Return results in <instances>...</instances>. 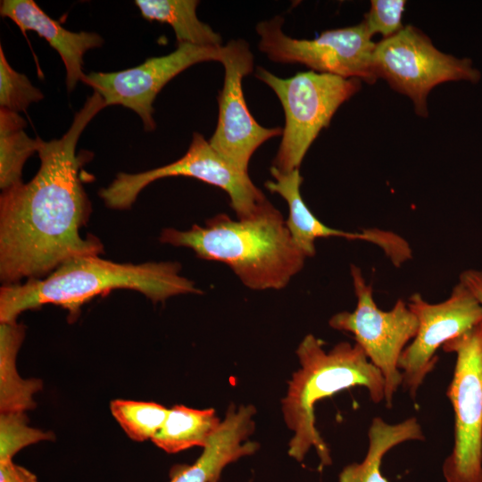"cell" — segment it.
<instances>
[{
  "instance_id": "30bf717a",
  "label": "cell",
  "mask_w": 482,
  "mask_h": 482,
  "mask_svg": "<svg viewBox=\"0 0 482 482\" xmlns=\"http://www.w3.org/2000/svg\"><path fill=\"white\" fill-rule=\"evenodd\" d=\"M284 19L276 16L259 22L258 48L275 62L300 63L313 71L373 83L378 77L373 66L376 44L364 22L323 31L313 39H296L282 30Z\"/></svg>"
},
{
  "instance_id": "7a4b0ae2",
  "label": "cell",
  "mask_w": 482,
  "mask_h": 482,
  "mask_svg": "<svg viewBox=\"0 0 482 482\" xmlns=\"http://www.w3.org/2000/svg\"><path fill=\"white\" fill-rule=\"evenodd\" d=\"M176 262H115L99 255L71 259L42 278L3 285L0 322H16L25 311L46 304L63 307L76 315L96 295L117 289L139 292L154 303L182 294H202L195 282L179 274Z\"/></svg>"
},
{
  "instance_id": "9c48e42d",
  "label": "cell",
  "mask_w": 482,
  "mask_h": 482,
  "mask_svg": "<svg viewBox=\"0 0 482 482\" xmlns=\"http://www.w3.org/2000/svg\"><path fill=\"white\" fill-rule=\"evenodd\" d=\"M373 66L377 77L409 96L415 112L423 117L428 116L427 98L434 87L457 80L477 83L481 77L470 59L440 52L429 37L411 25L376 44Z\"/></svg>"
},
{
  "instance_id": "8fae6325",
  "label": "cell",
  "mask_w": 482,
  "mask_h": 482,
  "mask_svg": "<svg viewBox=\"0 0 482 482\" xmlns=\"http://www.w3.org/2000/svg\"><path fill=\"white\" fill-rule=\"evenodd\" d=\"M407 304L419 325L414 338L400 356L398 368L403 388L414 398L436 364L437 349L482 322V305L461 282L441 303H428L416 293L410 296Z\"/></svg>"
},
{
  "instance_id": "6da1fadb",
  "label": "cell",
  "mask_w": 482,
  "mask_h": 482,
  "mask_svg": "<svg viewBox=\"0 0 482 482\" xmlns=\"http://www.w3.org/2000/svg\"><path fill=\"white\" fill-rule=\"evenodd\" d=\"M104 107L94 92L76 112L65 134L45 141L37 137L40 166L34 178L2 191L0 196V278L3 285L42 278L63 262L99 255L103 243L82 237L91 203L82 186L76 155L79 139Z\"/></svg>"
},
{
  "instance_id": "52a82bcc",
  "label": "cell",
  "mask_w": 482,
  "mask_h": 482,
  "mask_svg": "<svg viewBox=\"0 0 482 482\" xmlns=\"http://www.w3.org/2000/svg\"><path fill=\"white\" fill-rule=\"evenodd\" d=\"M456 355L447 396L454 443L442 472L446 482H482V322L443 345Z\"/></svg>"
},
{
  "instance_id": "2e32d148",
  "label": "cell",
  "mask_w": 482,
  "mask_h": 482,
  "mask_svg": "<svg viewBox=\"0 0 482 482\" xmlns=\"http://www.w3.org/2000/svg\"><path fill=\"white\" fill-rule=\"evenodd\" d=\"M255 411L253 405H230L195 462L176 468L169 482H212L228 464L254 453L259 445L246 440L254 430Z\"/></svg>"
},
{
  "instance_id": "cb8c5ba5",
  "label": "cell",
  "mask_w": 482,
  "mask_h": 482,
  "mask_svg": "<svg viewBox=\"0 0 482 482\" xmlns=\"http://www.w3.org/2000/svg\"><path fill=\"white\" fill-rule=\"evenodd\" d=\"M44 98L43 93L34 87L28 77L16 71L8 62L0 46V106L20 112L33 103Z\"/></svg>"
},
{
  "instance_id": "4316f807",
  "label": "cell",
  "mask_w": 482,
  "mask_h": 482,
  "mask_svg": "<svg viewBox=\"0 0 482 482\" xmlns=\"http://www.w3.org/2000/svg\"><path fill=\"white\" fill-rule=\"evenodd\" d=\"M459 282L463 284L482 305V269L463 270L459 277Z\"/></svg>"
},
{
  "instance_id": "e0dca14e",
  "label": "cell",
  "mask_w": 482,
  "mask_h": 482,
  "mask_svg": "<svg viewBox=\"0 0 482 482\" xmlns=\"http://www.w3.org/2000/svg\"><path fill=\"white\" fill-rule=\"evenodd\" d=\"M25 337V327L0 322V413L26 412L35 408V395L43 387L39 378H23L16 359Z\"/></svg>"
},
{
  "instance_id": "603a6c76",
  "label": "cell",
  "mask_w": 482,
  "mask_h": 482,
  "mask_svg": "<svg viewBox=\"0 0 482 482\" xmlns=\"http://www.w3.org/2000/svg\"><path fill=\"white\" fill-rule=\"evenodd\" d=\"M54 438L52 432L30 427L26 412L0 413V461L12 460L26 446Z\"/></svg>"
},
{
  "instance_id": "d6986e66",
  "label": "cell",
  "mask_w": 482,
  "mask_h": 482,
  "mask_svg": "<svg viewBox=\"0 0 482 482\" xmlns=\"http://www.w3.org/2000/svg\"><path fill=\"white\" fill-rule=\"evenodd\" d=\"M196 0H136L141 16L151 21L169 24L174 30L177 44L200 46H221V37L208 24L199 21Z\"/></svg>"
},
{
  "instance_id": "d4e9b609",
  "label": "cell",
  "mask_w": 482,
  "mask_h": 482,
  "mask_svg": "<svg viewBox=\"0 0 482 482\" xmlns=\"http://www.w3.org/2000/svg\"><path fill=\"white\" fill-rule=\"evenodd\" d=\"M405 3L404 0H372L363 20L370 34L379 33L385 39L399 32L403 28L402 16Z\"/></svg>"
},
{
  "instance_id": "3957f363",
  "label": "cell",
  "mask_w": 482,
  "mask_h": 482,
  "mask_svg": "<svg viewBox=\"0 0 482 482\" xmlns=\"http://www.w3.org/2000/svg\"><path fill=\"white\" fill-rule=\"evenodd\" d=\"M160 241L192 249L197 257L227 264L253 290L281 289L303 267L306 256L294 243L286 220L269 201L252 217L220 213L188 230L162 229Z\"/></svg>"
},
{
  "instance_id": "ba28073f",
  "label": "cell",
  "mask_w": 482,
  "mask_h": 482,
  "mask_svg": "<svg viewBox=\"0 0 482 482\" xmlns=\"http://www.w3.org/2000/svg\"><path fill=\"white\" fill-rule=\"evenodd\" d=\"M351 276L357 304L353 312L333 315L331 328L353 335L370 362L384 379V401L391 408L398 387L403 383L398 362L404 348L414 338L418 319L408 304L398 299L389 311L379 309L373 297V288L356 265H351Z\"/></svg>"
},
{
  "instance_id": "8992f818",
  "label": "cell",
  "mask_w": 482,
  "mask_h": 482,
  "mask_svg": "<svg viewBox=\"0 0 482 482\" xmlns=\"http://www.w3.org/2000/svg\"><path fill=\"white\" fill-rule=\"evenodd\" d=\"M178 176L194 178L227 192L239 220L252 217L268 202L264 194L253 185L248 172L230 163L198 132H194L188 150L179 160L139 173L120 172L98 194L107 207L126 210L152 182Z\"/></svg>"
},
{
  "instance_id": "5bb4252c",
  "label": "cell",
  "mask_w": 482,
  "mask_h": 482,
  "mask_svg": "<svg viewBox=\"0 0 482 482\" xmlns=\"http://www.w3.org/2000/svg\"><path fill=\"white\" fill-rule=\"evenodd\" d=\"M273 180L265 182V187L272 193L280 195L287 203L289 216L287 227L296 246L306 257L315 254V240L320 237H339L351 240H362L378 245L385 254L392 253L398 245V236L392 231L368 229L361 232H346L332 229L322 223L310 211L303 202L300 187L303 178L299 169L290 172H281L271 167Z\"/></svg>"
},
{
  "instance_id": "9a60e30c",
  "label": "cell",
  "mask_w": 482,
  "mask_h": 482,
  "mask_svg": "<svg viewBox=\"0 0 482 482\" xmlns=\"http://www.w3.org/2000/svg\"><path fill=\"white\" fill-rule=\"evenodd\" d=\"M2 17L12 20L21 31H34L45 38L61 56L66 70V87L72 91L81 81L84 55L101 47L104 38L95 32H73L47 15L33 0H2Z\"/></svg>"
},
{
  "instance_id": "484cf974",
  "label": "cell",
  "mask_w": 482,
  "mask_h": 482,
  "mask_svg": "<svg viewBox=\"0 0 482 482\" xmlns=\"http://www.w3.org/2000/svg\"><path fill=\"white\" fill-rule=\"evenodd\" d=\"M0 482H37V476L12 460L0 461Z\"/></svg>"
},
{
  "instance_id": "83f0119b",
  "label": "cell",
  "mask_w": 482,
  "mask_h": 482,
  "mask_svg": "<svg viewBox=\"0 0 482 482\" xmlns=\"http://www.w3.org/2000/svg\"><path fill=\"white\" fill-rule=\"evenodd\" d=\"M217 481H218V480H214V481H212V482H217Z\"/></svg>"
},
{
  "instance_id": "4fadbf2b",
  "label": "cell",
  "mask_w": 482,
  "mask_h": 482,
  "mask_svg": "<svg viewBox=\"0 0 482 482\" xmlns=\"http://www.w3.org/2000/svg\"><path fill=\"white\" fill-rule=\"evenodd\" d=\"M224 83L218 96V122L209 140L212 147L238 170L248 172L249 161L265 141L282 135L280 128H265L250 113L242 79L253 71V55L244 39L222 46Z\"/></svg>"
},
{
  "instance_id": "7c38bea8",
  "label": "cell",
  "mask_w": 482,
  "mask_h": 482,
  "mask_svg": "<svg viewBox=\"0 0 482 482\" xmlns=\"http://www.w3.org/2000/svg\"><path fill=\"white\" fill-rule=\"evenodd\" d=\"M222 46H200L177 44L165 55L151 57L136 67L114 72H90L81 81L98 93L105 105H122L135 112L147 132L155 129L154 102L158 93L174 77L203 62H221Z\"/></svg>"
},
{
  "instance_id": "ffe728a7",
  "label": "cell",
  "mask_w": 482,
  "mask_h": 482,
  "mask_svg": "<svg viewBox=\"0 0 482 482\" xmlns=\"http://www.w3.org/2000/svg\"><path fill=\"white\" fill-rule=\"evenodd\" d=\"M220 422L213 409L196 410L174 405L169 409L162 428L151 441L169 453L194 446L204 447Z\"/></svg>"
},
{
  "instance_id": "5b68a950",
  "label": "cell",
  "mask_w": 482,
  "mask_h": 482,
  "mask_svg": "<svg viewBox=\"0 0 482 482\" xmlns=\"http://www.w3.org/2000/svg\"><path fill=\"white\" fill-rule=\"evenodd\" d=\"M255 77L277 95L285 112L282 139L272 167L281 172L299 169L320 130L328 126L340 105L361 88V79L313 71L279 78L263 67Z\"/></svg>"
},
{
  "instance_id": "44dd1931",
  "label": "cell",
  "mask_w": 482,
  "mask_h": 482,
  "mask_svg": "<svg viewBox=\"0 0 482 482\" xmlns=\"http://www.w3.org/2000/svg\"><path fill=\"white\" fill-rule=\"evenodd\" d=\"M26 120L18 113L0 108V188L2 191L22 183V169L37 153V137L24 131Z\"/></svg>"
},
{
  "instance_id": "7402d4cb",
  "label": "cell",
  "mask_w": 482,
  "mask_h": 482,
  "mask_svg": "<svg viewBox=\"0 0 482 482\" xmlns=\"http://www.w3.org/2000/svg\"><path fill=\"white\" fill-rule=\"evenodd\" d=\"M110 409L127 436L137 442L152 440L169 412V409L160 403L125 399L112 400Z\"/></svg>"
},
{
  "instance_id": "277c9868",
  "label": "cell",
  "mask_w": 482,
  "mask_h": 482,
  "mask_svg": "<svg viewBox=\"0 0 482 482\" xmlns=\"http://www.w3.org/2000/svg\"><path fill=\"white\" fill-rule=\"evenodd\" d=\"M301 368L295 371L282 400V412L287 428L294 432L288 454L302 461L312 447L322 465L332 462L328 445L315 426V403L353 386H364L375 403L384 400V379L358 344L340 342L329 352L312 334L296 349Z\"/></svg>"
},
{
  "instance_id": "ac0fdd59",
  "label": "cell",
  "mask_w": 482,
  "mask_h": 482,
  "mask_svg": "<svg viewBox=\"0 0 482 482\" xmlns=\"http://www.w3.org/2000/svg\"><path fill=\"white\" fill-rule=\"evenodd\" d=\"M368 437L369 447L364 460L345 466L339 474V482H388L380 470L383 456L406 441L423 440L424 434L416 418L388 424L377 417L371 421Z\"/></svg>"
}]
</instances>
